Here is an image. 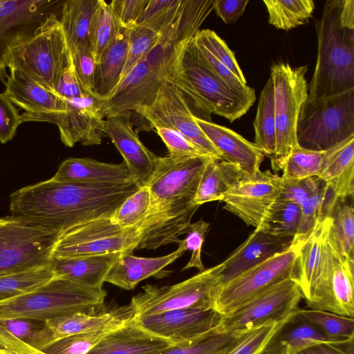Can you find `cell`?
I'll return each instance as SVG.
<instances>
[{
	"instance_id": "obj_54",
	"label": "cell",
	"mask_w": 354,
	"mask_h": 354,
	"mask_svg": "<svg viewBox=\"0 0 354 354\" xmlns=\"http://www.w3.org/2000/svg\"><path fill=\"white\" fill-rule=\"evenodd\" d=\"M79 82L86 95L95 94V75L97 62L88 48L81 46L71 52Z\"/></svg>"
},
{
	"instance_id": "obj_34",
	"label": "cell",
	"mask_w": 354,
	"mask_h": 354,
	"mask_svg": "<svg viewBox=\"0 0 354 354\" xmlns=\"http://www.w3.org/2000/svg\"><path fill=\"white\" fill-rule=\"evenodd\" d=\"M100 0H68L63 2L59 21L71 51L81 46L91 49V32Z\"/></svg>"
},
{
	"instance_id": "obj_6",
	"label": "cell",
	"mask_w": 354,
	"mask_h": 354,
	"mask_svg": "<svg viewBox=\"0 0 354 354\" xmlns=\"http://www.w3.org/2000/svg\"><path fill=\"white\" fill-rule=\"evenodd\" d=\"M61 232L47 222L19 216L0 218V273L49 265Z\"/></svg>"
},
{
	"instance_id": "obj_4",
	"label": "cell",
	"mask_w": 354,
	"mask_h": 354,
	"mask_svg": "<svg viewBox=\"0 0 354 354\" xmlns=\"http://www.w3.org/2000/svg\"><path fill=\"white\" fill-rule=\"evenodd\" d=\"M106 292L55 276L19 296L0 302V319L46 321L75 313H93L101 308Z\"/></svg>"
},
{
	"instance_id": "obj_57",
	"label": "cell",
	"mask_w": 354,
	"mask_h": 354,
	"mask_svg": "<svg viewBox=\"0 0 354 354\" xmlns=\"http://www.w3.org/2000/svg\"><path fill=\"white\" fill-rule=\"evenodd\" d=\"M23 123L16 106L4 93H0V142L5 144L13 139L17 128Z\"/></svg>"
},
{
	"instance_id": "obj_56",
	"label": "cell",
	"mask_w": 354,
	"mask_h": 354,
	"mask_svg": "<svg viewBox=\"0 0 354 354\" xmlns=\"http://www.w3.org/2000/svg\"><path fill=\"white\" fill-rule=\"evenodd\" d=\"M209 226V223L203 219L190 223L188 226L185 232L187 236L184 239V242L187 250L191 251L192 254L189 262L183 268V270L192 268H196L200 272L205 270L201 259V250Z\"/></svg>"
},
{
	"instance_id": "obj_42",
	"label": "cell",
	"mask_w": 354,
	"mask_h": 354,
	"mask_svg": "<svg viewBox=\"0 0 354 354\" xmlns=\"http://www.w3.org/2000/svg\"><path fill=\"white\" fill-rule=\"evenodd\" d=\"M301 221V207L299 205L277 200L270 208L257 229L279 237H295Z\"/></svg>"
},
{
	"instance_id": "obj_53",
	"label": "cell",
	"mask_w": 354,
	"mask_h": 354,
	"mask_svg": "<svg viewBox=\"0 0 354 354\" xmlns=\"http://www.w3.org/2000/svg\"><path fill=\"white\" fill-rule=\"evenodd\" d=\"M288 319L268 323L250 330L230 354H261L274 334Z\"/></svg>"
},
{
	"instance_id": "obj_48",
	"label": "cell",
	"mask_w": 354,
	"mask_h": 354,
	"mask_svg": "<svg viewBox=\"0 0 354 354\" xmlns=\"http://www.w3.org/2000/svg\"><path fill=\"white\" fill-rule=\"evenodd\" d=\"M150 205L149 190L146 185H142L120 204L111 219L123 228L139 227L148 213Z\"/></svg>"
},
{
	"instance_id": "obj_23",
	"label": "cell",
	"mask_w": 354,
	"mask_h": 354,
	"mask_svg": "<svg viewBox=\"0 0 354 354\" xmlns=\"http://www.w3.org/2000/svg\"><path fill=\"white\" fill-rule=\"evenodd\" d=\"M8 71L3 93L15 106L24 110L21 114L23 122L66 110L64 97L18 70L9 68Z\"/></svg>"
},
{
	"instance_id": "obj_59",
	"label": "cell",
	"mask_w": 354,
	"mask_h": 354,
	"mask_svg": "<svg viewBox=\"0 0 354 354\" xmlns=\"http://www.w3.org/2000/svg\"><path fill=\"white\" fill-rule=\"evenodd\" d=\"M55 93L64 98L88 95L84 93L79 82L73 63L72 55L61 73Z\"/></svg>"
},
{
	"instance_id": "obj_38",
	"label": "cell",
	"mask_w": 354,
	"mask_h": 354,
	"mask_svg": "<svg viewBox=\"0 0 354 354\" xmlns=\"http://www.w3.org/2000/svg\"><path fill=\"white\" fill-rule=\"evenodd\" d=\"M216 328L194 339L174 344L160 354H230L250 331L221 333Z\"/></svg>"
},
{
	"instance_id": "obj_51",
	"label": "cell",
	"mask_w": 354,
	"mask_h": 354,
	"mask_svg": "<svg viewBox=\"0 0 354 354\" xmlns=\"http://www.w3.org/2000/svg\"><path fill=\"white\" fill-rule=\"evenodd\" d=\"M194 41L205 48L218 61L227 68L243 84H246L244 75L232 52L226 43L209 29L198 30Z\"/></svg>"
},
{
	"instance_id": "obj_44",
	"label": "cell",
	"mask_w": 354,
	"mask_h": 354,
	"mask_svg": "<svg viewBox=\"0 0 354 354\" xmlns=\"http://www.w3.org/2000/svg\"><path fill=\"white\" fill-rule=\"evenodd\" d=\"M122 27L109 3L100 0L91 32V50L97 62L106 48L119 35Z\"/></svg>"
},
{
	"instance_id": "obj_64",
	"label": "cell",
	"mask_w": 354,
	"mask_h": 354,
	"mask_svg": "<svg viewBox=\"0 0 354 354\" xmlns=\"http://www.w3.org/2000/svg\"><path fill=\"white\" fill-rule=\"evenodd\" d=\"M1 218V217H0Z\"/></svg>"
},
{
	"instance_id": "obj_40",
	"label": "cell",
	"mask_w": 354,
	"mask_h": 354,
	"mask_svg": "<svg viewBox=\"0 0 354 354\" xmlns=\"http://www.w3.org/2000/svg\"><path fill=\"white\" fill-rule=\"evenodd\" d=\"M268 22L278 29L289 30L306 23L315 9L312 0H264Z\"/></svg>"
},
{
	"instance_id": "obj_1",
	"label": "cell",
	"mask_w": 354,
	"mask_h": 354,
	"mask_svg": "<svg viewBox=\"0 0 354 354\" xmlns=\"http://www.w3.org/2000/svg\"><path fill=\"white\" fill-rule=\"evenodd\" d=\"M136 181L123 184L61 182L52 178L15 191L10 197L11 215L47 222L61 234L95 219L110 218L136 192Z\"/></svg>"
},
{
	"instance_id": "obj_12",
	"label": "cell",
	"mask_w": 354,
	"mask_h": 354,
	"mask_svg": "<svg viewBox=\"0 0 354 354\" xmlns=\"http://www.w3.org/2000/svg\"><path fill=\"white\" fill-rule=\"evenodd\" d=\"M302 298L301 289L295 280H283L222 316L216 329L221 333L245 332L268 323L286 320L299 309Z\"/></svg>"
},
{
	"instance_id": "obj_5",
	"label": "cell",
	"mask_w": 354,
	"mask_h": 354,
	"mask_svg": "<svg viewBox=\"0 0 354 354\" xmlns=\"http://www.w3.org/2000/svg\"><path fill=\"white\" fill-rule=\"evenodd\" d=\"M297 140L301 148L328 150L354 136V88L307 100L299 113Z\"/></svg>"
},
{
	"instance_id": "obj_60",
	"label": "cell",
	"mask_w": 354,
	"mask_h": 354,
	"mask_svg": "<svg viewBox=\"0 0 354 354\" xmlns=\"http://www.w3.org/2000/svg\"><path fill=\"white\" fill-rule=\"evenodd\" d=\"M248 3V0H216L214 10L228 24L234 23L243 14Z\"/></svg>"
},
{
	"instance_id": "obj_28",
	"label": "cell",
	"mask_w": 354,
	"mask_h": 354,
	"mask_svg": "<svg viewBox=\"0 0 354 354\" xmlns=\"http://www.w3.org/2000/svg\"><path fill=\"white\" fill-rule=\"evenodd\" d=\"M129 304L100 313H75L53 319L45 323L52 332L54 341L73 335L111 330L133 319Z\"/></svg>"
},
{
	"instance_id": "obj_16",
	"label": "cell",
	"mask_w": 354,
	"mask_h": 354,
	"mask_svg": "<svg viewBox=\"0 0 354 354\" xmlns=\"http://www.w3.org/2000/svg\"><path fill=\"white\" fill-rule=\"evenodd\" d=\"M282 178L270 171H259L244 177L223 196L224 209L240 218L247 225L260 227L271 206L278 200Z\"/></svg>"
},
{
	"instance_id": "obj_62",
	"label": "cell",
	"mask_w": 354,
	"mask_h": 354,
	"mask_svg": "<svg viewBox=\"0 0 354 354\" xmlns=\"http://www.w3.org/2000/svg\"><path fill=\"white\" fill-rule=\"evenodd\" d=\"M261 354H283L279 351L265 349Z\"/></svg>"
},
{
	"instance_id": "obj_31",
	"label": "cell",
	"mask_w": 354,
	"mask_h": 354,
	"mask_svg": "<svg viewBox=\"0 0 354 354\" xmlns=\"http://www.w3.org/2000/svg\"><path fill=\"white\" fill-rule=\"evenodd\" d=\"M335 196L344 201L354 192V136L329 149L324 167L317 176Z\"/></svg>"
},
{
	"instance_id": "obj_25",
	"label": "cell",
	"mask_w": 354,
	"mask_h": 354,
	"mask_svg": "<svg viewBox=\"0 0 354 354\" xmlns=\"http://www.w3.org/2000/svg\"><path fill=\"white\" fill-rule=\"evenodd\" d=\"M216 0H183L174 21L160 34L152 51L160 56H169L185 48L199 27L209 15Z\"/></svg>"
},
{
	"instance_id": "obj_13",
	"label": "cell",
	"mask_w": 354,
	"mask_h": 354,
	"mask_svg": "<svg viewBox=\"0 0 354 354\" xmlns=\"http://www.w3.org/2000/svg\"><path fill=\"white\" fill-rule=\"evenodd\" d=\"M183 71L205 111L233 122L246 113L256 97L241 95L218 77L198 55L193 38L180 57Z\"/></svg>"
},
{
	"instance_id": "obj_29",
	"label": "cell",
	"mask_w": 354,
	"mask_h": 354,
	"mask_svg": "<svg viewBox=\"0 0 354 354\" xmlns=\"http://www.w3.org/2000/svg\"><path fill=\"white\" fill-rule=\"evenodd\" d=\"M122 253L80 257L52 256L48 266L56 277L66 278L87 287L99 288H102L107 274Z\"/></svg>"
},
{
	"instance_id": "obj_61",
	"label": "cell",
	"mask_w": 354,
	"mask_h": 354,
	"mask_svg": "<svg viewBox=\"0 0 354 354\" xmlns=\"http://www.w3.org/2000/svg\"><path fill=\"white\" fill-rule=\"evenodd\" d=\"M354 337L308 347L296 354H354Z\"/></svg>"
},
{
	"instance_id": "obj_20",
	"label": "cell",
	"mask_w": 354,
	"mask_h": 354,
	"mask_svg": "<svg viewBox=\"0 0 354 354\" xmlns=\"http://www.w3.org/2000/svg\"><path fill=\"white\" fill-rule=\"evenodd\" d=\"M103 133L123 157L131 178L145 185L156 167L158 157L145 147L132 127L130 113L104 119Z\"/></svg>"
},
{
	"instance_id": "obj_24",
	"label": "cell",
	"mask_w": 354,
	"mask_h": 354,
	"mask_svg": "<svg viewBox=\"0 0 354 354\" xmlns=\"http://www.w3.org/2000/svg\"><path fill=\"white\" fill-rule=\"evenodd\" d=\"M196 122L220 151L223 160L236 165L245 177L260 171L265 154L254 143L238 133L212 122L195 117Z\"/></svg>"
},
{
	"instance_id": "obj_41",
	"label": "cell",
	"mask_w": 354,
	"mask_h": 354,
	"mask_svg": "<svg viewBox=\"0 0 354 354\" xmlns=\"http://www.w3.org/2000/svg\"><path fill=\"white\" fill-rule=\"evenodd\" d=\"M54 277L49 266L0 273V302L32 290Z\"/></svg>"
},
{
	"instance_id": "obj_27",
	"label": "cell",
	"mask_w": 354,
	"mask_h": 354,
	"mask_svg": "<svg viewBox=\"0 0 354 354\" xmlns=\"http://www.w3.org/2000/svg\"><path fill=\"white\" fill-rule=\"evenodd\" d=\"M178 245L177 250L159 257H139L131 252L122 253L107 274L105 282L125 290L133 289L139 282L157 276L187 251L184 239Z\"/></svg>"
},
{
	"instance_id": "obj_39",
	"label": "cell",
	"mask_w": 354,
	"mask_h": 354,
	"mask_svg": "<svg viewBox=\"0 0 354 354\" xmlns=\"http://www.w3.org/2000/svg\"><path fill=\"white\" fill-rule=\"evenodd\" d=\"M136 113L146 119L156 130L168 149L169 156L180 158L207 156L176 129L168 120L150 108H142Z\"/></svg>"
},
{
	"instance_id": "obj_30",
	"label": "cell",
	"mask_w": 354,
	"mask_h": 354,
	"mask_svg": "<svg viewBox=\"0 0 354 354\" xmlns=\"http://www.w3.org/2000/svg\"><path fill=\"white\" fill-rule=\"evenodd\" d=\"M52 178L61 182L110 185L133 181L124 162L106 163L87 158L66 159Z\"/></svg>"
},
{
	"instance_id": "obj_10",
	"label": "cell",
	"mask_w": 354,
	"mask_h": 354,
	"mask_svg": "<svg viewBox=\"0 0 354 354\" xmlns=\"http://www.w3.org/2000/svg\"><path fill=\"white\" fill-rule=\"evenodd\" d=\"M218 290L215 266L174 285L145 286L129 305L134 317L181 308H214Z\"/></svg>"
},
{
	"instance_id": "obj_8",
	"label": "cell",
	"mask_w": 354,
	"mask_h": 354,
	"mask_svg": "<svg viewBox=\"0 0 354 354\" xmlns=\"http://www.w3.org/2000/svg\"><path fill=\"white\" fill-rule=\"evenodd\" d=\"M304 236L296 235L286 250L249 269L221 288L214 308L230 314L271 286L288 279L299 280V252Z\"/></svg>"
},
{
	"instance_id": "obj_19",
	"label": "cell",
	"mask_w": 354,
	"mask_h": 354,
	"mask_svg": "<svg viewBox=\"0 0 354 354\" xmlns=\"http://www.w3.org/2000/svg\"><path fill=\"white\" fill-rule=\"evenodd\" d=\"M163 78L160 72L144 59L120 81L109 97L100 100L105 118L136 112L155 101Z\"/></svg>"
},
{
	"instance_id": "obj_63",
	"label": "cell",
	"mask_w": 354,
	"mask_h": 354,
	"mask_svg": "<svg viewBox=\"0 0 354 354\" xmlns=\"http://www.w3.org/2000/svg\"><path fill=\"white\" fill-rule=\"evenodd\" d=\"M0 354H6V353H3V352L0 351Z\"/></svg>"
},
{
	"instance_id": "obj_9",
	"label": "cell",
	"mask_w": 354,
	"mask_h": 354,
	"mask_svg": "<svg viewBox=\"0 0 354 354\" xmlns=\"http://www.w3.org/2000/svg\"><path fill=\"white\" fill-rule=\"evenodd\" d=\"M308 66L292 67L279 62L271 66L274 96L276 148L270 157L272 168L280 171L286 160L299 145L296 129L300 109L308 96L306 79Z\"/></svg>"
},
{
	"instance_id": "obj_2",
	"label": "cell",
	"mask_w": 354,
	"mask_h": 354,
	"mask_svg": "<svg viewBox=\"0 0 354 354\" xmlns=\"http://www.w3.org/2000/svg\"><path fill=\"white\" fill-rule=\"evenodd\" d=\"M341 0H327L315 22L317 57L308 99L331 96L354 88V29L339 19Z\"/></svg>"
},
{
	"instance_id": "obj_17",
	"label": "cell",
	"mask_w": 354,
	"mask_h": 354,
	"mask_svg": "<svg viewBox=\"0 0 354 354\" xmlns=\"http://www.w3.org/2000/svg\"><path fill=\"white\" fill-rule=\"evenodd\" d=\"M66 110L45 117L43 122L56 124L60 140L68 147L80 142L84 146L97 145L102 142L105 117L96 95L64 98Z\"/></svg>"
},
{
	"instance_id": "obj_43",
	"label": "cell",
	"mask_w": 354,
	"mask_h": 354,
	"mask_svg": "<svg viewBox=\"0 0 354 354\" xmlns=\"http://www.w3.org/2000/svg\"><path fill=\"white\" fill-rule=\"evenodd\" d=\"M329 149L313 151L298 146L282 165L281 178L285 180H297L318 176L328 155Z\"/></svg>"
},
{
	"instance_id": "obj_11",
	"label": "cell",
	"mask_w": 354,
	"mask_h": 354,
	"mask_svg": "<svg viewBox=\"0 0 354 354\" xmlns=\"http://www.w3.org/2000/svg\"><path fill=\"white\" fill-rule=\"evenodd\" d=\"M140 241L139 227L123 228L110 218L95 219L59 234L52 256L80 257L111 252H132Z\"/></svg>"
},
{
	"instance_id": "obj_58",
	"label": "cell",
	"mask_w": 354,
	"mask_h": 354,
	"mask_svg": "<svg viewBox=\"0 0 354 354\" xmlns=\"http://www.w3.org/2000/svg\"><path fill=\"white\" fill-rule=\"evenodd\" d=\"M148 2L149 0H113L109 4L120 26L131 29L136 25Z\"/></svg>"
},
{
	"instance_id": "obj_47",
	"label": "cell",
	"mask_w": 354,
	"mask_h": 354,
	"mask_svg": "<svg viewBox=\"0 0 354 354\" xmlns=\"http://www.w3.org/2000/svg\"><path fill=\"white\" fill-rule=\"evenodd\" d=\"M330 234L347 257H353L354 252V209L340 200L331 213Z\"/></svg>"
},
{
	"instance_id": "obj_32",
	"label": "cell",
	"mask_w": 354,
	"mask_h": 354,
	"mask_svg": "<svg viewBox=\"0 0 354 354\" xmlns=\"http://www.w3.org/2000/svg\"><path fill=\"white\" fill-rule=\"evenodd\" d=\"M330 224L331 214L319 218L313 229L304 238L299 252L298 285L304 299L323 269Z\"/></svg>"
},
{
	"instance_id": "obj_50",
	"label": "cell",
	"mask_w": 354,
	"mask_h": 354,
	"mask_svg": "<svg viewBox=\"0 0 354 354\" xmlns=\"http://www.w3.org/2000/svg\"><path fill=\"white\" fill-rule=\"evenodd\" d=\"M183 0H149L136 25L161 34L178 15Z\"/></svg>"
},
{
	"instance_id": "obj_35",
	"label": "cell",
	"mask_w": 354,
	"mask_h": 354,
	"mask_svg": "<svg viewBox=\"0 0 354 354\" xmlns=\"http://www.w3.org/2000/svg\"><path fill=\"white\" fill-rule=\"evenodd\" d=\"M129 30L122 28L97 62L95 94L100 100L109 97L120 80L127 58Z\"/></svg>"
},
{
	"instance_id": "obj_45",
	"label": "cell",
	"mask_w": 354,
	"mask_h": 354,
	"mask_svg": "<svg viewBox=\"0 0 354 354\" xmlns=\"http://www.w3.org/2000/svg\"><path fill=\"white\" fill-rule=\"evenodd\" d=\"M0 327L33 348L43 351L54 342L45 321L24 318L0 319Z\"/></svg>"
},
{
	"instance_id": "obj_22",
	"label": "cell",
	"mask_w": 354,
	"mask_h": 354,
	"mask_svg": "<svg viewBox=\"0 0 354 354\" xmlns=\"http://www.w3.org/2000/svg\"><path fill=\"white\" fill-rule=\"evenodd\" d=\"M293 241L294 237L276 236L255 229L224 261L216 266L219 289L249 269L287 250Z\"/></svg>"
},
{
	"instance_id": "obj_14",
	"label": "cell",
	"mask_w": 354,
	"mask_h": 354,
	"mask_svg": "<svg viewBox=\"0 0 354 354\" xmlns=\"http://www.w3.org/2000/svg\"><path fill=\"white\" fill-rule=\"evenodd\" d=\"M353 257H347L330 234L323 269L305 299L310 309L353 318Z\"/></svg>"
},
{
	"instance_id": "obj_36",
	"label": "cell",
	"mask_w": 354,
	"mask_h": 354,
	"mask_svg": "<svg viewBox=\"0 0 354 354\" xmlns=\"http://www.w3.org/2000/svg\"><path fill=\"white\" fill-rule=\"evenodd\" d=\"M245 177L235 164L209 159L204 167L194 199L196 205L220 201L237 182Z\"/></svg>"
},
{
	"instance_id": "obj_37",
	"label": "cell",
	"mask_w": 354,
	"mask_h": 354,
	"mask_svg": "<svg viewBox=\"0 0 354 354\" xmlns=\"http://www.w3.org/2000/svg\"><path fill=\"white\" fill-rule=\"evenodd\" d=\"M253 126L254 143L265 156L272 157L276 148V123L274 86L270 77L260 93Z\"/></svg>"
},
{
	"instance_id": "obj_49",
	"label": "cell",
	"mask_w": 354,
	"mask_h": 354,
	"mask_svg": "<svg viewBox=\"0 0 354 354\" xmlns=\"http://www.w3.org/2000/svg\"><path fill=\"white\" fill-rule=\"evenodd\" d=\"M160 37V33L140 25L130 29L127 58L120 80L149 53Z\"/></svg>"
},
{
	"instance_id": "obj_33",
	"label": "cell",
	"mask_w": 354,
	"mask_h": 354,
	"mask_svg": "<svg viewBox=\"0 0 354 354\" xmlns=\"http://www.w3.org/2000/svg\"><path fill=\"white\" fill-rule=\"evenodd\" d=\"M298 310L277 330L266 349L283 354H296L316 344L343 340L326 335L302 318Z\"/></svg>"
},
{
	"instance_id": "obj_3",
	"label": "cell",
	"mask_w": 354,
	"mask_h": 354,
	"mask_svg": "<svg viewBox=\"0 0 354 354\" xmlns=\"http://www.w3.org/2000/svg\"><path fill=\"white\" fill-rule=\"evenodd\" d=\"M211 158L158 157L154 171L145 185L150 192L151 205L144 221L175 223L192 218L199 207L194 199L201 176Z\"/></svg>"
},
{
	"instance_id": "obj_46",
	"label": "cell",
	"mask_w": 354,
	"mask_h": 354,
	"mask_svg": "<svg viewBox=\"0 0 354 354\" xmlns=\"http://www.w3.org/2000/svg\"><path fill=\"white\" fill-rule=\"evenodd\" d=\"M298 313L327 336L337 339L354 337V318L310 308L299 309Z\"/></svg>"
},
{
	"instance_id": "obj_26",
	"label": "cell",
	"mask_w": 354,
	"mask_h": 354,
	"mask_svg": "<svg viewBox=\"0 0 354 354\" xmlns=\"http://www.w3.org/2000/svg\"><path fill=\"white\" fill-rule=\"evenodd\" d=\"M172 345L145 330L133 317L107 333L86 354H160Z\"/></svg>"
},
{
	"instance_id": "obj_15",
	"label": "cell",
	"mask_w": 354,
	"mask_h": 354,
	"mask_svg": "<svg viewBox=\"0 0 354 354\" xmlns=\"http://www.w3.org/2000/svg\"><path fill=\"white\" fill-rule=\"evenodd\" d=\"M63 2L0 1V82L4 85L12 50L31 38L50 15L60 12Z\"/></svg>"
},
{
	"instance_id": "obj_21",
	"label": "cell",
	"mask_w": 354,
	"mask_h": 354,
	"mask_svg": "<svg viewBox=\"0 0 354 354\" xmlns=\"http://www.w3.org/2000/svg\"><path fill=\"white\" fill-rule=\"evenodd\" d=\"M147 107L168 120L206 155L223 160L222 154L198 126L187 102L174 85L163 80L154 102Z\"/></svg>"
},
{
	"instance_id": "obj_18",
	"label": "cell",
	"mask_w": 354,
	"mask_h": 354,
	"mask_svg": "<svg viewBox=\"0 0 354 354\" xmlns=\"http://www.w3.org/2000/svg\"><path fill=\"white\" fill-rule=\"evenodd\" d=\"M221 317L214 308H181L134 318L145 330L177 344L212 330Z\"/></svg>"
},
{
	"instance_id": "obj_7",
	"label": "cell",
	"mask_w": 354,
	"mask_h": 354,
	"mask_svg": "<svg viewBox=\"0 0 354 354\" xmlns=\"http://www.w3.org/2000/svg\"><path fill=\"white\" fill-rule=\"evenodd\" d=\"M59 15H50L31 38L14 48L8 65L53 92L71 57Z\"/></svg>"
},
{
	"instance_id": "obj_52",
	"label": "cell",
	"mask_w": 354,
	"mask_h": 354,
	"mask_svg": "<svg viewBox=\"0 0 354 354\" xmlns=\"http://www.w3.org/2000/svg\"><path fill=\"white\" fill-rule=\"evenodd\" d=\"M111 330L89 332L67 336L54 341L43 351L46 354H86Z\"/></svg>"
},
{
	"instance_id": "obj_55",
	"label": "cell",
	"mask_w": 354,
	"mask_h": 354,
	"mask_svg": "<svg viewBox=\"0 0 354 354\" xmlns=\"http://www.w3.org/2000/svg\"><path fill=\"white\" fill-rule=\"evenodd\" d=\"M324 183L317 176L297 180L282 179V187L278 200L294 203L300 206Z\"/></svg>"
}]
</instances>
